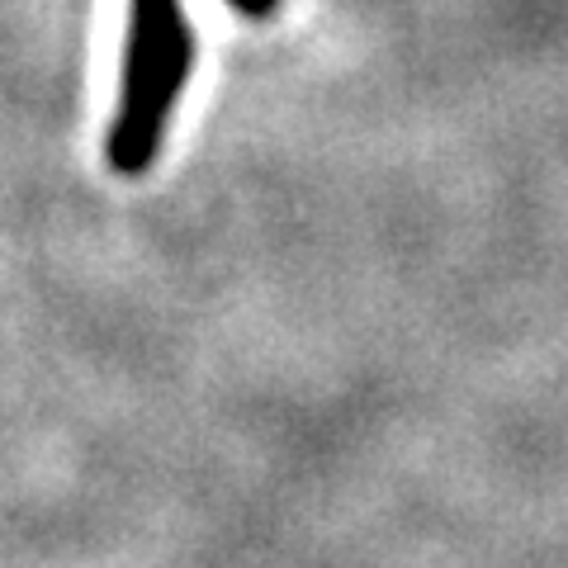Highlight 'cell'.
<instances>
[{
    "mask_svg": "<svg viewBox=\"0 0 568 568\" xmlns=\"http://www.w3.org/2000/svg\"><path fill=\"white\" fill-rule=\"evenodd\" d=\"M227 6H237L242 14H256V20H261V14L275 10V0H227Z\"/></svg>",
    "mask_w": 568,
    "mask_h": 568,
    "instance_id": "7a4b0ae2",
    "label": "cell"
},
{
    "mask_svg": "<svg viewBox=\"0 0 568 568\" xmlns=\"http://www.w3.org/2000/svg\"><path fill=\"white\" fill-rule=\"evenodd\" d=\"M190 58H194V43H190L181 0H133L123 110H119V129L110 138V152L123 171H138L152 156L162 123L185 85Z\"/></svg>",
    "mask_w": 568,
    "mask_h": 568,
    "instance_id": "6da1fadb",
    "label": "cell"
}]
</instances>
